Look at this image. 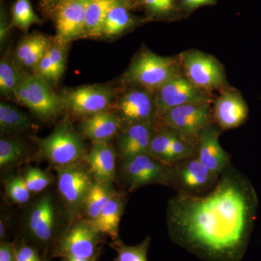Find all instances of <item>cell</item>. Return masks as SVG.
Segmentation results:
<instances>
[{"label":"cell","instance_id":"1","mask_svg":"<svg viewBox=\"0 0 261 261\" xmlns=\"http://www.w3.org/2000/svg\"><path fill=\"white\" fill-rule=\"evenodd\" d=\"M259 201L253 185L230 165L214 190L201 196L176 194L166 221L173 243L205 261H240L248 247Z\"/></svg>","mask_w":261,"mask_h":261},{"label":"cell","instance_id":"2","mask_svg":"<svg viewBox=\"0 0 261 261\" xmlns=\"http://www.w3.org/2000/svg\"><path fill=\"white\" fill-rule=\"evenodd\" d=\"M14 97L20 104L44 120L58 116L64 108L61 96L55 93L49 84L36 73H23Z\"/></svg>","mask_w":261,"mask_h":261},{"label":"cell","instance_id":"3","mask_svg":"<svg viewBox=\"0 0 261 261\" xmlns=\"http://www.w3.org/2000/svg\"><path fill=\"white\" fill-rule=\"evenodd\" d=\"M37 142L42 157L56 168L79 163L85 152L83 140L67 120L48 137L37 138Z\"/></svg>","mask_w":261,"mask_h":261},{"label":"cell","instance_id":"4","mask_svg":"<svg viewBox=\"0 0 261 261\" xmlns=\"http://www.w3.org/2000/svg\"><path fill=\"white\" fill-rule=\"evenodd\" d=\"M173 165L154 159L149 154L133 156L122 163L121 174L128 192L151 185L171 187Z\"/></svg>","mask_w":261,"mask_h":261},{"label":"cell","instance_id":"5","mask_svg":"<svg viewBox=\"0 0 261 261\" xmlns=\"http://www.w3.org/2000/svg\"><path fill=\"white\" fill-rule=\"evenodd\" d=\"M105 236L98 232L90 221L76 223L62 233L51 250V256H74L98 258L100 255Z\"/></svg>","mask_w":261,"mask_h":261},{"label":"cell","instance_id":"6","mask_svg":"<svg viewBox=\"0 0 261 261\" xmlns=\"http://www.w3.org/2000/svg\"><path fill=\"white\" fill-rule=\"evenodd\" d=\"M179 73L178 62L173 58L144 51L130 65L127 78L149 92H156L170 79Z\"/></svg>","mask_w":261,"mask_h":261},{"label":"cell","instance_id":"7","mask_svg":"<svg viewBox=\"0 0 261 261\" xmlns=\"http://www.w3.org/2000/svg\"><path fill=\"white\" fill-rule=\"evenodd\" d=\"M24 234L25 239L22 240L42 250L43 257H47L48 252L58 240L54 205L50 195L43 196L33 206Z\"/></svg>","mask_w":261,"mask_h":261},{"label":"cell","instance_id":"8","mask_svg":"<svg viewBox=\"0 0 261 261\" xmlns=\"http://www.w3.org/2000/svg\"><path fill=\"white\" fill-rule=\"evenodd\" d=\"M219 176L194 156L173 164L171 187L179 195H204L214 190Z\"/></svg>","mask_w":261,"mask_h":261},{"label":"cell","instance_id":"9","mask_svg":"<svg viewBox=\"0 0 261 261\" xmlns=\"http://www.w3.org/2000/svg\"><path fill=\"white\" fill-rule=\"evenodd\" d=\"M159 124L170 127L197 143L201 130L214 123L210 102L192 103L169 110L159 118Z\"/></svg>","mask_w":261,"mask_h":261},{"label":"cell","instance_id":"10","mask_svg":"<svg viewBox=\"0 0 261 261\" xmlns=\"http://www.w3.org/2000/svg\"><path fill=\"white\" fill-rule=\"evenodd\" d=\"M157 119L169 110L192 103L210 102L207 92L196 87L185 75L178 73L155 92Z\"/></svg>","mask_w":261,"mask_h":261},{"label":"cell","instance_id":"11","mask_svg":"<svg viewBox=\"0 0 261 261\" xmlns=\"http://www.w3.org/2000/svg\"><path fill=\"white\" fill-rule=\"evenodd\" d=\"M181 63L185 75L202 90L207 92L224 87V68L213 57L199 51H189L182 55Z\"/></svg>","mask_w":261,"mask_h":261},{"label":"cell","instance_id":"12","mask_svg":"<svg viewBox=\"0 0 261 261\" xmlns=\"http://www.w3.org/2000/svg\"><path fill=\"white\" fill-rule=\"evenodd\" d=\"M58 168V187L72 216L83 207L84 200L93 185V176L80 163Z\"/></svg>","mask_w":261,"mask_h":261},{"label":"cell","instance_id":"13","mask_svg":"<svg viewBox=\"0 0 261 261\" xmlns=\"http://www.w3.org/2000/svg\"><path fill=\"white\" fill-rule=\"evenodd\" d=\"M113 97V91L99 85H88L66 89L61 96L64 108L84 116L108 111Z\"/></svg>","mask_w":261,"mask_h":261},{"label":"cell","instance_id":"14","mask_svg":"<svg viewBox=\"0 0 261 261\" xmlns=\"http://www.w3.org/2000/svg\"><path fill=\"white\" fill-rule=\"evenodd\" d=\"M91 0H67L56 6L55 42L63 46L84 37L86 13Z\"/></svg>","mask_w":261,"mask_h":261},{"label":"cell","instance_id":"15","mask_svg":"<svg viewBox=\"0 0 261 261\" xmlns=\"http://www.w3.org/2000/svg\"><path fill=\"white\" fill-rule=\"evenodd\" d=\"M221 129L212 123L203 128L197 139L196 158L206 168L220 175L231 163V155L221 147L219 137Z\"/></svg>","mask_w":261,"mask_h":261},{"label":"cell","instance_id":"16","mask_svg":"<svg viewBox=\"0 0 261 261\" xmlns=\"http://www.w3.org/2000/svg\"><path fill=\"white\" fill-rule=\"evenodd\" d=\"M214 123L221 130H229L243 125L248 118V107L241 94L227 90L215 102Z\"/></svg>","mask_w":261,"mask_h":261},{"label":"cell","instance_id":"17","mask_svg":"<svg viewBox=\"0 0 261 261\" xmlns=\"http://www.w3.org/2000/svg\"><path fill=\"white\" fill-rule=\"evenodd\" d=\"M118 110L127 126L142 122H155L157 119L154 99L145 89L127 92L118 102Z\"/></svg>","mask_w":261,"mask_h":261},{"label":"cell","instance_id":"18","mask_svg":"<svg viewBox=\"0 0 261 261\" xmlns=\"http://www.w3.org/2000/svg\"><path fill=\"white\" fill-rule=\"evenodd\" d=\"M155 122L128 125L118 142L122 160L141 154H149V146L156 130Z\"/></svg>","mask_w":261,"mask_h":261},{"label":"cell","instance_id":"19","mask_svg":"<svg viewBox=\"0 0 261 261\" xmlns=\"http://www.w3.org/2000/svg\"><path fill=\"white\" fill-rule=\"evenodd\" d=\"M116 152L108 142H93L87 161L94 181L113 183L116 176Z\"/></svg>","mask_w":261,"mask_h":261},{"label":"cell","instance_id":"20","mask_svg":"<svg viewBox=\"0 0 261 261\" xmlns=\"http://www.w3.org/2000/svg\"><path fill=\"white\" fill-rule=\"evenodd\" d=\"M124 193L116 192L99 216L90 221L93 227L104 236H108L112 243L121 240L119 238V225L125 206Z\"/></svg>","mask_w":261,"mask_h":261},{"label":"cell","instance_id":"21","mask_svg":"<svg viewBox=\"0 0 261 261\" xmlns=\"http://www.w3.org/2000/svg\"><path fill=\"white\" fill-rule=\"evenodd\" d=\"M120 127L119 118L108 111L89 116L82 123L84 135L93 142H108L116 135Z\"/></svg>","mask_w":261,"mask_h":261},{"label":"cell","instance_id":"22","mask_svg":"<svg viewBox=\"0 0 261 261\" xmlns=\"http://www.w3.org/2000/svg\"><path fill=\"white\" fill-rule=\"evenodd\" d=\"M51 43L41 34L29 36L20 42L15 51L17 61L27 68H35Z\"/></svg>","mask_w":261,"mask_h":261},{"label":"cell","instance_id":"23","mask_svg":"<svg viewBox=\"0 0 261 261\" xmlns=\"http://www.w3.org/2000/svg\"><path fill=\"white\" fill-rule=\"evenodd\" d=\"M124 0H91L86 13L84 37L102 36L103 25L111 8Z\"/></svg>","mask_w":261,"mask_h":261},{"label":"cell","instance_id":"24","mask_svg":"<svg viewBox=\"0 0 261 261\" xmlns=\"http://www.w3.org/2000/svg\"><path fill=\"white\" fill-rule=\"evenodd\" d=\"M116 192L111 182L94 181L82 207L88 221H93L99 216Z\"/></svg>","mask_w":261,"mask_h":261},{"label":"cell","instance_id":"25","mask_svg":"<svg viewBox=\"0 0 261 261\" xmlns=\"http://www.w3.org/2000/svg\"><path fill=\"white\" fill-rule=\"evenodd\" d=\"M134 23V19L125 5L124 2L111 8L103 25L102 36L113 37L119 35Z\"/></svg>","mask_w":261,"mask_h":261},{"label":"cell","instance_id":"26","mask_svg":"<svg viewBox=\"0 0 261 261\" xmlns=\"http://www.w3.org/2000/svg\"><path fill=\"white\" fill-rule=\"evenodd\" d=\"M32 126L30 118L18 108L0 103V129L4 133L21 132Z\"/></svg>","mask_w":261,"mask_h":261},{"label":"cell","instance_id":"27","mask_svg":"<svg viewBox=\"0 0 261 261\" xmlns=\"http://www.w3.org/2000/svg\"><path fill=\"white\" fill-rule=\"evenodd\" d=\"M151 238L147 237L138 245L130 246L121 240L110 243V246L117 252L113 261H147V252L150 246Z\"/></svg>","mask_w":261,"mask_h":261},{"label":"cell","instance_id":"28","mask_svg":"<svg viewBox=\"0 0 261 261\" xmlns=\"http://www.w3.org/2000/svg\"><path fill=\"white\" fill-rule=\"evenodd\" d=\"M23 73L11 62L2 59L0 62V92L8 97L14 96L17 86Z\"/></svg>","mask_w":261,"mask_h":261},{"label":"cell","instance_id":"29","mask_svg":"<svg viewBox=\"0 0 261 261\" xmlns=\"http://www.w3.org/2000/svg\"><path fill=\"white\" fill-rule=\"evenodd\" d=\"M40 22V19L34 13L29 0H16L12 11L13 25L27 31L33 24Z\"/></svg>","mask_w":261,"mask_h":261},{"label":"cell","instance_id":"30","mask_svg":"<svg viewBox=\"0 0 261 261\" xmlns=\"http://www.w3.org/2000/svg\"><path fill=\"white\" fill-rule=\"evenodd\" d=\"M25 149L18 140L2 138L0 140V166H11L25 155Z\"/></svg>","mask_w":261,"mask_h":261},{"label":"cell","instance_id":"31","mask_svg":"<svg viewBox=\"0 0 261 261\" xmlns=\"http://www.w3.org/2000/svg\"><path fill=\"white\" fill-rule=\"evenodd\" d=\"M6 195L13 203L23 205L30 199V191L25 185L23 176H13L8 180L6 185Z\"/></svg>","mask_w":261,"mask_h":261},{"label":"cell","instance_id":"32","mask_svg":"<svg viewBox=\"0 0 261 261\" xmlns=\"http://www.w3.org/2000/svg\"><path fill=\"white\" fill-rule=\"evenodd\" d=\"M23 176L29 191L32 193L44 191L53 181L50 175L39 168H27Z\"/></svg>","mask_w":261,"mask_h":261},{"label":"cell","instance_id":"33","mask_svg":"<svg viewBox=\"0 0 261 261\" xmlns=\"http://www.w3.org/2000/svg\"><path fill=\"white\" fill-rule=\"evenodd\" d=\"M15 261H43L44 257L40 255L39 250L25 240L15 242Z\"/></svg>","mask_w":261,"mask_h":261},{"label":"cell","instance_id":"34","mask_svg":"<svg viewBox=\"0 0 261 261\" xmlns=\"http://www.w3.org/2000/svg\"><path fill=\"white\" fill-rule=\"evenodd\" d=\"M48 53L54 65L57 78L59 81L64 73L65 68V46L61 45L55 42L49 46Z\"/></svg>","mask_w":261,"mask_h":261},{"label":"cell","instance_id":"35","mask_svg":"<svg viewBox=\"0 0 261 261\" xmlns=\"http://www.w3.org/2000/svg\"><path fill=\"white\" fill-rule=\"evenodd\" d=\"M0 261H15V243L9 241L0 244Z\"/></svg>","mask_w":261,"mask_h":261},{"label":"cell","instance_id":"36","mask_svg":"<svg viewBox=\"0 0 261 261\" xmlns=\"http://www.w3.org/2000/svg\"><path fill=\"white\" fill-rule=\"evenodd\" d=\"M144 1L149 9L155 13H164L170 10L166 6L164 0H144Z\"/></svg>","mask_w":261,"mask_h":261},{"label":"cell","instance_id":"37","mask_svg":"<svg viewBox=\"0 0 261 261\" xmlns=\"http://www.w3.org/2000/svg\"><path fill=\"white\" fill-rule=\"evenodd\" d=\"M214 0H184V3L188 8H195L202 5L212 4Z\"/></svg>","mask_w":261,"mask_h":261},{"label":"cell","instance_id":"38","mask_svg":"<svg viewBox=\"0 0 261 261\" xmlns=\"http://www.w3.org/2000/svg\"><path fill=\"white\" fill-rule=\"evenodd\" d=\"M7 227L4 220L1 219L0 221V240L1 242L8 241L7 240Z\"/></svg>","mask_w":261,"mask_h":261},{"label":"cell","instance_id":"39","mask_svg":"<svg viewBox=\"0 0 261 261\" xmlns=\"http://www.w3.org/2000/svg\"><path fill=\"white\" fill-rule=\"evenodd\" d=\"M98 258H85L74 256L62 257L61 261H97Z\"/></svg>","mask_w":261,"mask_h":261},{"label":"cell","instance_id":"40","mask_svg":"<svg viewBox=\"0 0 261 261\" xmlns=\"http://www.w3.org/2000/svg\"><path fill=\"white\" fill-rule=\"evenodd\" d=\"M65 1H67V0H44V4L48 7H56L57 5L61 4Z\"/></svg>","mask_w":261,"mask_h":261},{"label":"cell","instance_id":"41","mask_svg":"<svg viewBox=\"0 0 261 261\" xmlns=\"http://www.w3.org/2000/svg\"><path fill=\"white\" fill-rule=\"evenodd\" d=\"M165 3H166V6L168 7V9L171 10L172 9L173 5V0H164Z\"/></svg>","mask_w":261,"mask_h":261},{"label":"cell","instance_id":"42","mask_svg":"<svg viewBox=\"0 0 261 261\" xmlns=\"http://www.w3.org/2000/svg\"><path fill=\"white\" fill-rule=\"evenodd\" d=\"M43 261H50L49 259H47V257H44V260Z\"/></svg>","mask_w":261,"mask_h":261}]
</instances>
